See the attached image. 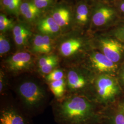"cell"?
Segmentation results:
<instances>
[{"label":"cell","mask_w":124,"mask_h":124,"mask_svg":"<svg viewBox=\"0 0 124 124\" xmlns=\"http://www.w3.org/2000/svg\"><path fill=\"white\" fill-rule=\"evenodd\" d=\"M124 95L115 76L97 75L94 80L91 99L105 108L117 103Z\"/></svg>","instance_id":"2"},{"label":"cell","mask_w":124,"mask_h":124,"mask_svg":"<svg viewBox=\"0 0 124 124\" xmlns=\"http://www.w3.org/2000/svg\"><path fill=\"white\" fill-rule=\"evenodd\" d=\"M66 78V73L60 69H56L50 74L45 76L46 81L48 82L61 80Z\"/></svg>","instance_id":"19"},{"label":"cell","mask_w":124,"mask_h":124,"mask_svg":"<svg viewBox=\"0 0 124 124\" xmlns=\"http://www.w3.org/2000/svg\"><path fill=\"white\" fill-rule=\"evenodd\" d=\"M6 77L4 71L0 69V92L2 93L6 85Z\"/></svg>","instance_id":"27"},{"label":"cell","mask_w":124,"mask_h":124,"mask_svg":"<svg viewBox=\"0 0 124 124\" xmlns=\"http://www.w3.org/2000/svg\"><path fill=\"white\" fill-rule=\"evenodd\" d=\"M103 109L86 96L71 94L57 102L54 111L60 124H103Z\"/></svg>","instance_id":"1"},{"label":"cell","mask_w":124,"mask_h":124,"mask_svg":"<svg viewBox=\"0 0 124 124\" xmlns=\"http://www.w3.org/2000/svg\"><path fill=\"white\" fill-rule=\"evenodd\" d=\"M52 17L59 26H65L70 22V13L66 8H59L53 12Z\"/></svg>","instance_id":"16"},{"label":"cell","mask_w":124,"mask_h":124,"mask_svg":"<svg viewBox=\"0 0 124 124\" xmlns=\"http://www.w3.org/2000/svg\"><path fill=\"white\" fill-rule=\"evenodd\" d=\"M112 3L119 13L121 18L124 19V0H115Z\"/></svg>","instance_id":"26"},{"label":"cell","mask_w":124,"mask_h":124,"mask_svg":"<svg viewBox=\"0 0 124 124\" xmlns=\"http://www.w3.org/2000/svg\"><path fill=\"white\" fill-rule=\"evenodd\" d=\"M96 76L80 64L70 68L66 73L67 90L71 94L83 95L91 99Z\"/></svg>","instance_id":"3"},{"label":"cell","mask_w":124,"mask_h":124,"mask_svg":"<svg viewBox=\"0 0 124 124\" xmlns=\"http://www.w3.org/2000/svg\"><path fill=\"white\" fill-rule=\"evenodd\" d=\"M31 35V32L27 29L16 36H13V38L16 44L18 46H22L26 44L28 39Z\"/></svg>","instance_id":"20"},{"label":"cell","mask_w":124,"mask_h":124,"mask_svg":"<svg viewBox=\"0 0 124 124\" xmlns=\"http://www.w3.org/2000/svg\"><path fill=\"white\" fill-rule=\"evenodd\" d=\"M84 40L80 38H73L65 40L60 45V53L64 57L74 56L84 49Z\"/></svg>","instance_id":"9"},{"label":"cell","mask_w":124,"mask_h":124,"mask_svg":"<svg viewBox=\"0 0 124 124\" xmlns=\"http://www.w3.org/2000/svg\"><path fill=\"white\" fill-rule=\"evenodd\" d=\"M76 19L77 23L81 25H85L89 19V9L87 5L82 3L76 9Z\"/></svg>","instance_id":"17"},{"label":"cell","mask_w":124,"mask_h":124,"mask_svg":"<svg viewBox=\"0 0 124 124\" xmlns=\"http://www.w3.org/2000/svg\"><path fill=\"white\" fill-rule=\"evenodd\" d=\"M48 85L51 91L55 98L60 99L63 97L67 90L66 78L49 82Z\"/></svg>","instance_id":"14"},{"label":"cell","mask_w":124,"mask_h":124,"mask_svg":"<svg viewBox=\"0 0 124 124\" xmlns=\"http://www.w3.org/2000/svg\"><path fill=\"white\" fill-rule=\"evenodd\" d=\"M13 22L3 14L0 15V30L2 32L7 31L12 26Z\"/></svg>","instance_id":"23"},{"label":"cell","mask_w":124,"mask_h":124,"mask_svg":"<svg viewBox=\"0 0 124 124\" xmlns=\"http://www.w3.org/2000/svg\"><path fill=\"white\" fill-rule=\"evenodd\" d=\"M16 0H3V4L4 5L5 7L7 8L9 5L12 4Z\"/></svg>","instance_id":"30"},{"label":"cell","mask_w":124,"mask_h":124,"mask_svg":"<svg viewBox=\"0 0 124 124\" xmlns=\"http://www.w3.org/2000/svg\"><path fill=\"white\" fill-rule=\"evenodd\" d=\"M80 64L95 75H105L115 77L120 66L97 49L87 52Z\"/></svg>","instance_id":"4"},{"label":"cell","mask_w":124,"mask_h":124,"mask_svg":"<svg viewBox=\"0 0 124 124\" xmlns=\"http://www.w3.org/2000/svg\"><path fill=\"white\" fill-rule=\"evenodd\" d=\"M122 20L112 3L104 2L94 9L91 20L94 26L111 29Z\"/></svg>","instance_id":"6"},{"label":"cell","mask_w":124,"mask_h":124,"mask_svg":"<svg viewBox=\"0 0 124 124\" xmlns=\"http://www.w3.org/2000/svg\"><path fill=\"white\" fill-rule=\"evenodd\" d=\"M0 124H25V122L17 111L8 108L0 111Z\"/></svg>","instance_id":"12"},{"label":"cell","mask_w":124,"mask_h":124,"mask_svg":"<svg viewBox=\"0 0 124 124\" xmlns=\"http://www.w3.org/2000/svg\"><path fill=\"white\" fill-rule=\"evenodd\" d=\"M43 42V36L40 35H36L33 41V50L37 53H42Z\"/></svg>","instance_id":"22"},{"label":"cell","mask_w":124,"mask_h":124,"mask_svg":"<svg viewBox=\"0 0 124 124\" xmlns=\"http://www.w3.org/2000/svg\"><path fill=\"white\" fill-rule=\"evenodd\" d=\"M18 92L25 105L30 108L39 106L46 97L44 89L31 80L24 81L20 84Z\"/></svg>","instance_id":"7"},{"label":"cell","mask_w":124,"mask_h":124,"mask_svg":"<svg viewBox=\"0 0 124 124\" xmlns=\"http://www.w3.org/2000/svg\"><path fill=\"white\" fill-rule=\"evenodd\" d=\"M104 1V2H108V3H112L115 0H102Z\"/></svg>","instance_id":"31"},{"label":"cell","mask_w":124,"mask_h":124,"mask_svg":"<svg viewBox=\"0 0 124 124\" xmlns=\"http://www.w3.org/2000/svg\"><path fill=\"white\" fill-rule=\"evenodd\" d=\"M11 49L9 40L2 33L0 35V54L1 57L8 53Z\"/></svg>","instance_id":"21"},{"label":"cell","mask_w":124,"mask_h":124,"mask_svg":"<svg viewBox=\"0 0 124 124\" xmlns=\"http://www.w3.org/2000/svg\"><path fill=\"white\" fill-rule=\"evenodd\" d=\"M50 0H34V4L39 8L46 7L49 4Z\"/></svg>","instance_id":"28"},{"label":"cell","mask_w":124,"mask_h":124,"mask_svg":"<svg viewBox=\"0 0 124 124\" xmlns=\"http://www.w3.org/2000/svg\"><path fill=\"white\" fill-rule=\"evenodd\" d=\"M95 47L112 62L120 66L124 62V43L107 34L98 37Z\"/></svg>","instance_id":"5"},{"label":"cell","mask_w":124,"mask_h":124,"mask_svg":"<svg viewBox=\"0 0 124 124\" xmlns=\"http://www.w3.org/2000/svg\"><path fill=\"white\" fill-rule=\"evenodd\" d=\"M117 105L124 113V95L117 102Z\"/></svg>","instance_id":"29"},{"label":"cell","mask_w":124,"mask_h":124,"mask_svg":"<svg viewBox=\"0 0 124 124\" xmlns=\"http://www.w3.org/2000/svg\"><path fill=\"white\" fill-rule=\"evenodd\" d=\"M52 50L51 40L48 35L43 36V42L42 53L48 54Z\"/></svg>","instance_id":"25"},{"label":"cell","mask_w":124,"mask_h":124,"mask_svg":"<svg viewBox=\"0 0 124 124\" xmlns=\"http://www.w3.org/2000/svg\"><path fill=\"white\" fill-rule=\"evenodd\" d=\"M59 59L56 55H46L38 60L37 67L40 74L45 76L57 69Z\"/></svg>","instance_id":"11"},{"label":"cell","mask_w":124,"mask_h":124,"mask_svg":"<svg viewBox=\"0 0 124 124\" xmlns=\"http://www.w3.org/2000/svg\"><path fill=\"white\" fill-rule=\"evenodd\" d=\"M103 124H124V113L117 103L104 108Z\"/></svg>","instance_id":"10"},{"label":"cell","mask_w":124,"mask_h":124,"mask_svg":"<svg viewBox=\"0 0 124 124\" xmlns=\"http://www.w3.org/2000/svg\"><path fill=\"white\" fill-rule=\"evenodd\" d=\"M60 27L52 17L45 18L38 24L39 31L45 35H53L59 31Z\"/></svg>","instance_id":"13"},{"label":"cell","mask_w":124,"mask_h":124,"mask_svg":"<svg viewBox=\"0 0 124 124\" xmlns=\"http://www.w3.org/2000/svg\"><path fill=\"white\" fill-rule=\"evenodd\" d=\"M5 65L9 72L17 74L31 70L34 66V61L30 53L20 52L8 58Z\"/></svg>","instance_id":"8"},{"label":"cell","mask_w":124,"mask_h":124,"mask_svg":"<svg viewBox=\"0 0 124 124\" xmlns=\"http://www.w3.org/2000/svg\"><path fill=\"white\" fill-rule=\"evenodd\" d=\"M116 78L124 94V62L120 65Z\"/></svg>","instance_id":"24"},{"label":"cell","mask_w":124,"mask_h":124,"mask_svg":"<svg viewBox=\"0 0 124 124\" xmlns=\"http://www.w3.org/2000/svg\"><path fill=\"white\" fill-rule=\"evenodd\" d=\"M20 10L23 15L30 20L36 18L40 13L39 9L35 5L31 2L22 3L20 6Z\"/></svg>","instance_id":"15"},{"label":"cell","mask_w":124,"mask_h":124,"mask_svg":"<svg viewBox=\"0 0 124 124\" xmlns=\"http://www.w3.org/2000/svg\"><path fill=\"white\" fill-rule=\"evenodd\" d=\"M106 34L112 36L124 43V19L122 20Z\"/></svg>","instance_id":"18"}]
</instances>
